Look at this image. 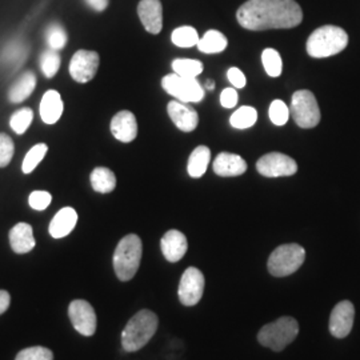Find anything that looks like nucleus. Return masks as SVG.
<instances>
[{
    "label": "nucleus",
    "instance_id": "4468645a",
    "mask_svg": "<svg viewBox=\"0 0 360 360\" xmlns=\"http://www.w3.org/2000/svg\"><path fill=\"white\" fill-rule=\"evenodd\" d=\"M141 22L150 34H159L163 28V7L159 0H142L138 6Z\"/></svg>",
    "mask_w": 360,
    "mask_h": 360
},
{
    "label": "nucleus",
    "instance_id": "bb28decb",
    "mask_svg": "<svg viewBox=\"0 0 360 360\" xmlns=\"http://www.w3.org/2000/svg\"><path fill=\"white\" fill-rule=\"evenodd\" d=\"M257 110L250 105H243V107L238 108L230 117L232 127L238 129H250L257 123Z\"/></svg>",
    "mask_w": 360,
    "mask_h": 360
},
{
    "label": "nucleus",
    "instance_id": "79ce46f5",
    "mask_svg": "<svg viewBox=\"0 0 360 360\" xmlns=\"http://www.w3.org/2000/svg\"><path fill=\"white\" fill-rule=\"evenodd\" d=\"M86 3L95 11H104L108 6V0H86Z\"/></svg>",
    "mask_w": 360,
    "mask_h": 360
},
{
    "label": "nucleus",
    "instance_id": "393cba45",
    "mask_svg": "<svg viewBox=\"0 0 360 360\" xmlns=\"http://www.w3.org/2000/svg\"><path fill=\"white\" fill-rule=\"evenodd\" d=\"M229 40L227 38L217 30H210L206 34L199 39L198 50L205 53H219L227 49Z\"/></svg>",
    "mask_w": 360,
    "mask_h": 360
},
{
    "label": "nucleus",
    "instance_id": "a19ab883",
    "mask_svg": "<svg viewBox=\"0 0 360 360\" xmlns=\"http://www.w3.org/2000/svg\"><path fill=\"white\" fill-rule=\"evenodd\" d=\"M11 304V295L6 290H0V315H3Z\"/></svg>",
    "mask_w": 360,
    "mask_h": 360
},
{
    "label": "nucleus",
    "instance_id": "7ed1b4c3",
    "mask_svg": "<svg viewBox=\"0 0 360 360\" xmlns=\"http://www.w3.org/2000/svg\"><path fill=\"white\" fill-rule=\"evenodd\" d=\"M142 254V239L135 233H129L117 243L112 262L119 281L129 282L136 275L141 266Z\"/></svg>",
    "mask_w": 360,
    "mask_h": 360
},
{
    "label": "nucleus",
    "instance_id": "4be33fe9",
    "mask_svg": "<svg viewBox=\"0 0 360 360\" xmlns=\"http://www.w3.org/2000/svg\"><path fill=\"white\" fill-rule=\"evenodd\" d=\"M210 159H211V151L208 147L206 146L196 147L188 159V165H187L188 175L195 179L203 176L210 165Z\"/></svg>",
    "mask_w": 360,
    "mask_h": 360
},
{
    "label": "nucleus",
    "instance_id": "2f4dec72",
    "mask_svg": "<svg viewBox=\"0 0 360 360\" xmlns=\"http://www.w3.org/2000/svg\"><path fill=\"white\" fill-rule=\"evenodd\" d=\"M34 119V111L31 108H22L13 112L10 119V126L18 135H23L31 126Z\"/></svg>",
    "mask_w": 360,
    "mask_h": 360
},
{
    "label": "nucleus",
    "instance_id": "7c9ffc66",
    "mask_svg": "<svg viewBox=\"0 0 360 360\" xmlns=\"http://www.w3.org/2000/svg\"><path fill=\"white\" fill-rule=\"evenodd\" d=\"M172 70L175 74L183 77H195L202 74L203 65L199 60L193 59H175L172 62Z\"/></svg>",
    "mask_w": 360,
    "mask_h": 360
},
{
    "label": "nucleus",
    "instance_id": "1a4fd4ad",
    "mask_svg": "<svg viewBox=\"0 0 360 360\" xmlns=\"http://www.w3.org/2000/svg\"><path fill=\"white\" fill-rule=\"evenodd\" d=\"M205 275L196 267H188L183 272L180 278L179 294L180 303L186 307H193L198 304L205 292Z\"/></svg>",
    "mask_w": 360,
    "mask_h": 360
},
{
    "label": "nucleus",
    "instance_id": "a211bd4d",
    "mask_svg": "<svg viewBox=\"0 0 360 360\" xmlns=\"http://www.w3.org/2000/svg\"><path fill=\"white\" fill-rule=\"evenodd\" d=\"M214 172L223 176V178H231L239 176L247 171V163L242 156L230 153H220L215 158L214 162Z\"/></svg>",
    "mask_w": 360,
    "mask_h": 360
},
{
    "label": "nucleus",
    "instance_id": "0eeeda50",
    "mask_svg": "<svg viewBox=\"0 0 360 360\" xmlns=\"http://www.w3.org/2000/svg\"><path fill=\"white\" fill-rule=\"evenodd\" d=\"M291 116L300 129H314L319 124L321 110L311 91H296L292 95Z\"/></svg>",
    "mask_w": 360,
    "mask_h": 360
},
{
    "label": "nucleus",
    "instance_id": "ea45409f",
    "mask_svg": "<svg viewBox=\"0 0 360 360\" xmlns=\"http://www.w3.org/2000/svg\"><path fill=\"white\" fill-rule=\"evenodd\" d=\"M227 77H229V80L231 82V84L235 89H243L245 87L247 80H245V74L239 68H236V67L230 68L229 72H227Z\"/></svg>",
    "mask_w": 360,
    "mask_h": 360
},
{
    "label": "nucleus",
    "instance_id": "f704fd0d",
    "mask_svg": "<svg viewBox=\"0 0 360 360\" xmlns=\"http://www.w3.org/2000/svg\"><path fill=\"white\" fill-rule=\"evenodd\" d=\"M271 122L275 126H284L288 122L290 117V108L287 107V104L283 101H274L270 105V111H269Z\"/></svg>",
    "mask_w": 360,
    "mask_h": 360
},
{
    "label": "nucleus",
    "instance_id": "c9c22d12",
    "mask_svg": "<svg viewBox=\"0 0 360 360\" xmlns=\"http://www.w3.org/2000/svg\"><path fill=\"white\" fill-rule=\"evenodd\" d=\"M15 360H53V354L47 347L37 346L19 351Z\"/></svg>",
    "mask_w": 360,
    "mask_h": 360
},
{
    "label": "nucleus",
    "instance_id": "20e7f679",
    "mask_svg": "<svg viewBox=\"0 0 360 360\" xmlns=\"http://www.w3.org/2000/svg\"><path fill=\"white\" fill-rule=\"evenodd\" d=\"M348 44L347 32L338 26L316 28L307 40V53L311 58L323 59L343 51Z\"/></svg>",
    "mask_w": 360,
    "mask_h": 360
},
{
    "label": "nucleus",
    "instance_id": "cd10ccee",
    "mask_svg": "<svg viewBox=\"0 0 360 360\" xmlns=\"http://www.w3.org/2000/svg\"><path fill=\"white\" fill-rule=\"evenodd\" d=\"M27 56V47L19 40H13L1 52V60L13 65H20Z\"/></svg>",
    "mask_w": 360,
    "mask_h": 360
},
{
    "label": "nucleus",
    "instance_id": "c756f323",
    "mask_svg": "<svg viewBox=\"0 0 360 360\" xmlns=\"http://www.w3.org/2000/svg\"><path fill=\"white\" fill-rule=\"evenodd\" d=\"M47 151H49L47 144H44V143L35 144L25 156L23 163H22V171L25 174H31L35 168L38 167L39 163L44 159Z\"/></svg>",
    "mask_w": 360,
    "mask_h": 360
},
{
    "label": "nucleus",
    "instance_id": "dca6fc26",
    "mask_svg": "<svg viewBox=\"0 0 360 360\" xmlns=\"http://www.w3.org/2000/svg\"><path fill=\"white\" fill-rule=\"evenodd\" d=\"M111 132L119 142H132L138 135V122L131 111H120L111 120Z\"/></svg>",
    "mask_w": 360,
    "mask_h": 360
},
{
    "label": "nucleus",
    "instance_id": "f257e3e1",
    "mask_svg": "<svg viewBox=\"0 0 360 360\" xmlns=\"http://www.w3.org/2000/svg\"><path fill=\"white\" fill-rule=\"evenodd\" d=\"M236 19L250 31L287 30L303 22V11L295 0H248L238 10Z\"/></svg>",
    "mask_w": 360,
    "mask_h": 360
},
{
    "label": "nucleus",
    "instance_id": "aec40b11",
    "mask_svg": "<svg viewBox=\"0 0 360 360\" xmlns=\"http://www.w3.org/2000/svg\"><path fill=\"white\" fill-rule=\"evenodd\" d=\"M77 223V211L72 207H65L52 218L49 231L53 239H62L72 232Z\"/></svg>",
    "mask_w": 360,
    "mask_h": 360
},
{
    "label": "nucleus",
    "instance_id": "f03ea898",
    "mask_svg": "<svg viewBox=\"0 0 360 360\" xmlns=\"http://www.w3.org/2000/svg\"><path fill=\"white\" fill-rule=\"evenodd\" d=\"M159 326L158 315L150 309L136 312L122 333V346L127 352L142 349L154 336Z\"/></svg>",
    "mask_w": 360,
    "mask_h": 360
},
{
    "label": "nucleus",
    "instance_id": "b1692460",
    "mask_svg": "<svg viewBox=\"0 0 360 360\" xmlns=\"http://www.w3.org/2000/svg\"><path fill=\"white\" fill-rule=\"evenodd\" d=\"M91 186L99 193H110L115 190V174L107 167H96L91 172Z\"/></svg>",
    "mask_w": 360,
    "mask_h": 360
},
{
    "label": "nucleus",
    "instance_id": "9d476101",
    "mask_svg": "<svg viewBox=\"0 0 360 360\" xmlns=\"http://www.w3.org/2000/svg\"><path fill=\"white\" fill-rule=\"evenodd\" d=\"M257 172L266 178L291 176L296 174L297 165L292 158L282 153L263 155L257 163Z\"/></svg>",
    "mask_w": 360,
    "mask_h": 360
},
{
    "label": "nucleus",
    "instance_id": "6ab92c4d",
    "mask_svg": "<svg viewBox=\"0 0 360 360\" xmlns=\"http://www.w3.org/2000/svg\"><path fill=\"white\" fill-rule=\"evenodd\" d=\"M10 245L15 254H27L35 248L34 230L28 223H18L10 231Z\"/></svg>",
    "mask_w": 360,
    "mask_h": 360
},
{
    "label": "nucleus",
    "instance_id": "58836bf2",
    "mask_svg": "<svg viewBox=\"0 0 360 360\" xmlns=\"http://www.w3.org/2000/svg\"><path fill=\"white\" fill-rule=\"evenodd\" d=\"M239 101V95L236 89H226L220 95V103L224 108H233Z\"/></svg>",
    "mask_w": 360,
    "mask_h": 360
},
{
    "label": "nucleus",
    "instance_id": "f8f14e48",
    "mask_svg": "<svg viewBox=\"0 0 360 360\" xmlns=\"http://www.w3.org/2000/svg\"><path fill=\"white\" fill-rule=\"evenodd\" d=\"M99 63L101 58L98 52L79 50L70 62V75L77 83H89L96 75Z\"/></svg>",
    "mask_w": 360,
    "mask_h": 360
},
{
    "label": "nucleus",
    "instance_id": "2eb2a0df",
    "mask_svg": "<svg viewBox=\"0 0 360 360\" xmlns=\"http://www.w3.org/2000/svg\"><path fill=\"white\" fill-rule=\"evenodd\" d=\"M167 112L171 120L175 123V126L183 132H193V129L198 127L199 115L193 107L187 105V103H183L179 101L169 102Z\"/></svg>",
    "mask_w": 360,
    "mask_h": 360
},
{
    "label": "nucleus",
    "instance_id": "72a5a7b5",
    "mask_svg": "<svg viewBox=\"0 0 360 360\" xmlns=\"http://www.w3.org/2000/svg\"><path fill=\"white\" fill-rule=\"evenodd\" d=\"M46 40H47V44L51 50L58 51V50L63 49L67 44V32L60 25L52 23L46 30Z\"/></svg>",
    "mask_w": 360,
    "mask_h": 360
},
{
    "label": "nucleus",
    "instance_id": "39448f33",
    "mask_svg": "<svg viewBox=\"0 0 360 360\" xmlns=\"http://www.w3.org/2000/svg\"><path fill=\"white\" fill-rule=\"evenodd\" d=\"M297 334L299 323L291 316H282L262 327L257 334V342L275 352H281L295 340Z\"/></svg>",
    "mask_w": 360,
    "mask_h": 360
},
{
    "label": "nucleus",
    "instance_id": "6e6552de",
    "mask_svg": "<svg viewBox=\"0 0 360 360\" xmlns=\"http://www.w3.org/2000/svg\"><path fill=\"white\" fill-rule=\"evenodd\" d=\"M162 87L183 103H199L205 98V89L196 77H183L174 72L162 79Z\"/></svg>",
    "mask_w": 360,
    "mask_h": 360
},
{
    "label": "nucleus",
    "instance_id": "473e14b6",
    "mask_svg": "<svg viewBox=\"0 0 360 360\" xmlns=\"http://www.w3.org/2000/svg\"><path fill=\"white\" fill-rule=\"evenodd\" d=\"M59 67H60V56H59L58 51L50 49V50L41 53L40 68H41L44 77H49V79L55 77L59 71Z\"/></svg>",
    "mask_w": 360,
    "mask_h": 360
},
{
    "label": "nucleus",
    "instance_id": "5701e85b",
    "mask_svg": "<svg viewBox=\"0 0 360 360\" xmlns=\"http://www.w3.org/2000/svg\"><path fill=\"white\" fill-rule=\"evenodd\" d=\"M37 86V77L34 72H25L18 79L8 92V98L13 103H20L34 92Z\"/></svg>",
    "mask_w": 360,
    "mask_h": 360
},
{
    "label": "nucleus",
    "instance_id": "9b49d317",
    "mask_svg": "<svg viewBox=\"0 0 360 360\" xmlns=\"http://www.w3.org/2000/svg\"><path fill=\"white\" fill-rule=\"evenodd\" d=\"M68 316L79 334L83 336H92L96 333V314L87 300L77 299L71 302L68 307Z\"/></svg>",
    "mask_w": 360,
    "mask_h": 360
},
{
    "label": "nucleus",
    "instance_id": "423d86ee",
    "mask_svg": "<svg viewBox=\"0 0 360 360\" xmlns=\"http://www.w3.org/2000/svg\"><path fill=\"white\" fill-rule=\"evenodd\" d=\"M306 259V251L302 245L290 243V245H279L272 251L267 269L271 275L275 278H284L292 275L294 272L302 267Z\"/></svg>",
    "mask_w": 360,
    "mask_h": 360
},
{
    "label": "nucleus",
    "instance_id": "ddd939ff",
    "mask_svg": "<svg viewBox=\"0 0 360 360\" xmlns=\"http://www.w3.org/2000/svg\"><path fill=\"white\" fill-rule=\"evenodd\" d=\"M355 307L349 300H343L335 306L330 316V333L338 339L346 338L354 326Z\"/></svg>",
    "mask_w": 360,
    "mask_h": 360
},
{
    "label": "nucleus",
    "instance_id": "37998d69",
    "mask_svg": "<svg viewBox=\"0 0 360 360\" xmlns=\"http://www.w3.org/2000/svg\"><path fill=\"white\" fill-rule=\"evenodd\" d=\"M206 89L208 91L214 90V89H215V83H214V82H212V80H207Z\"/></svg>",
    "mask_w": 360,
    "mask_h": 360
},
{
    "label": "nucleus",
    "instance_id": "f3484780",
    "mask_svg": "<svg viewBox=\"0 0 360 360\" xmlns=\"http://www.w3.org/2000/svg\"><path fill=\"white\" fill-rule=\"evenodd\" d=\"M160 248L169 263H176L180 259H183L187 252V248H188L187 238L183 232L169 230L162 238Z\"/></svg>",
    "mask_w": 360,
    "mask_h": 360
},
{
    "label": "nucleus",
    "instance_id": "4c0bfd02",
    "mask_svg": "<svg viewBox=\"0 0 360 360\" xmlns=\"http://www.w3.org/2000/svg\"><path fill=\"white\" fill-rule=\"evenodd\" d=\"M52 196L51 193L47 191H34L28 198V203L31 208L37 210V211H43L47 207L51 205Z\"/></svg>",
    "mask_w": 360,
    "mask_h": 360
},
{
    "label": "nucleus",
    "instance_id": "a878e982",
    "mask_svg": "<svg viewBox=\"0 0 360 360\" xmlns=\"http://www.w3.org/2000/svg\"><path fill=\"white\" fill-rule=\"evenodd\" d=\"M199 39L200 37L198 35V31L190 26L178 27L171 34L172 43L180 49H191L198 46Z\"/></svg>",
    "mask_w": 360,
    "mask_h": 360
},
{
    "label": "nucleus",
    "instance_id": "412c9836",
    "mask_svg": "<svg viewBox=\"0 0 360 360\" xmlns=\"http://www.w3.org/2000/svg\"><path fill=\"white\" fill-rule=\"evenodd\" d=\"M65 104L56 90L46 91L40 102V117L46 124H55L63 115Z\"/></svg>",
    "mask_w": 360,
    "mask_h": 360
},
{
    "label": "nucleus",
    "instance_id": "e433bc0d",
    "mask_svg": "<svg viewBox=\"0 0 360 360\" xmlns=\"http://www.w3.org/2000/svg\"><path fill=\"white\" fill-rule=\"evenodd\" d=\"M13 139L7 134H0V168L6 167L13 160Z\"/></svg>",
    "mask_w": 360,
    "mask_h": 360
},
{
    "label": "nucleus",
    "instance_id": "c85d7f7f",
    "mask_svg": "<svg viewBox=\"0 0 360 360\" xmlns=\"http://www.w3.org/2000/svg\"><path fill=\"white\" fill-rule=\"evenodd\" d=\"M262 63H263L266 72L271 77H278L282 75V70H283L282 58H281V53L276 50L266 49L264 51L262 52Z\"/></svg>",
    "mask_w": 360,
    "mask_h": 360
}]
</instances>
